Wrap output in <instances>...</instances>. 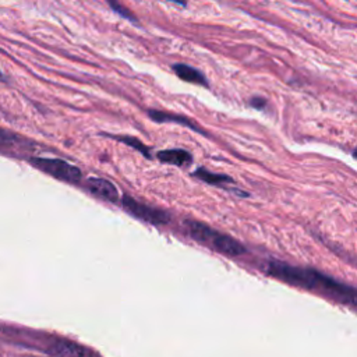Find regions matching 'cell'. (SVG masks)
I'll use <instances>...</instances> for the list:
<instances>
[{"instance_id":"13","label":"cell","mask_w":357,"mask_h":357,"mask_svg":"<svg viewBox=\"0 0 357 357\" xmlns=\"http://www.w3.org/2000/svg\"><path fill=\"white\" fill-rule=\"evenodd\" d=\"M250 105H251L254 109H264V108L267 106V99H264V98H261V97H254V98H251Z\"/></svg>"},{"instance_id":"10","label":"cell","mask_w":357,"mask_h":357,"mask_svg":"<svg viewBox=\"0 0 357 357\" xmlns=\"http://www.w3.org/2000/svg\"><path fill=\"white\" fill-rule=\"evenodd\" d=\"M194 176L201 179L202 182L211 184V186H225L226 183H232V179L226 175H220V173H212L204 168H200L194 172Z\"/></svg>"},{"instance_id":"2","label":"cell","mask_w":357,"mask_h":357,"mask_svg":"<svg viewBox=\"0 0 357 357\" xmlns=\"http://www.w3.org/2000/svg\"><path fill=\"white\" fill-rule=\"evenodd\" d=\"M32 165L41 169L42 172L50 175L52 177H56L63 182L68 183H79L81 179V171L61 160H53V158H32Z\"/></svg>"},{"instance_id":"14","label":"cell","mask_w":357,"mask_h":357,"mask_svg":"<svg viewBox=\"0 0 357 357\" xmlns=\"http://www.w3.org/2000/svg\"><path fill=\"white\" fill-rule=\"evenodd\" d=\"M168 2H173V3H177L180 6H186L187 5L186 0H168Z\"/></svg>"},{"instance_id":"3","label":"cell","mask_w":357,"mask_h":357,"mask_svg":"<svg viewBox=\"0 0 357 357\" xmlns=\"http://www.w3.org/2000/svg\"><path fill=\"white\" fill-rule=\"evenodd\" d=\"M122 205L128 213H131L133 217H135L139 221H144L147 224L166 225L169 222V215L165 211H162L160 208H154L148 204H142L127 195L123 197Z\"/></svg>"},{"instance_id":"8","label":"cell","mask_w":357,"mask_h":357,"mask_svg":"<svg viewBox=\"0 0 357 357\" xmlns=\"http://www.w3.org/2000/svg\"><path fill=\"white\" fill-rule=\"evenodd\" d=\"M172 68L175 71V75L186 83H191V84H197V86H205V87L208 86L205 76L195 67H191V66L184 64V63H176V64L172 66Z\"/></svg>"},{"instance_id":"6","label":"cell","mask_w":357,"mask_h":357,"mask_svg":"<svg viewBox=\"0 0 357 357\" xmlns=\"http://www.w3.org/2000/svg\"><path fill=\"white\" fill-rule=\"evenodd\" d=\"M50 350L57 357H94L90 349L71 340H56Z\"/></svg>"},{"instance_id":"7","label":"cell","mask_w":357,"mask_h":357,"mask_svg":"<svg viewBox=\"0 0 357 357\" xmlns=\"http://www.w3.org/2000/svg\"><path fill=\"white\" fill-rule=\"evenodd\" d=\"M148 116L157 122V123H177V124H182L193 131H197L200 134H205V131L202 128H200L193 120L184 117V116H180V115H175V113H169V112H161V110H154L151 109L148 112Z\"/></svg>"},{"instance_id":"9","label":"cell","mask_w":357,"mask_h":357,"mask_svg":"<svg viewBox=\"0 0 357 357\" xmlns=\"http://www.w3.org/2000/svg\"><path fill=\"white\" fill-rule=\"evenodd\" d=\"M157 158L162 164L168 165H175V166H189L193 161V157L190 153L182 148H173V150H162L157 154Z\"/></svg>"},{"instance_id":"4","label":"cell","mask_w":357,"mask_h":357,"mask_svg":"<svg viewBox=\"0 0 357 357\" xmlns=\"http://www.w3.org/2000/svg\"><path fill=\"white\" fill-rule=\"evenodd\" d=\"M206 246L212 247L213 250H217L218 253L225 254L228 257H239V255H243L247 253L246 247L240 242H238L236 239H233L228 235L220 233L217 231L212 233Z\"/></svg>"},{"instance_id":"1","label":"cell","mask_w":357,"mask_h":357,"mask_svg":"<svg viewBox=\"0 0 357 357\" xmlns=\"http://www.w3.org/2000/svg\"><path fill=\"white\" fill-rule=\"evenodd\" d=\"M267 275L296 288L325 293L342 305H349L350 307L356 306V291L351 287L316 269L284 262H271L267 268Z\"/></svg>"},{"instance_id":"5","label":"cell","mask_w":357,"mask_h":357,"mask_svg":"<svg viewBox=\"0 0 357 357\" xmlns=\"http://www.w3.org/2000/svg\"><path fill=\"white\" fill-rule=\"evenodd\" d=\"M87 189L98 198L108 201V202H116L119 200V191L116 186L101 177H90L87 180Z\"/></svg>"},{"instance_id":"11","label":"cell","mask_w":357,"mask_h":357,"mask_svg":"<svg viewBox=\"0 0 357 357\" xmlns=\"http://www.w3.org/2000/svg\"><path fill=\"white\" fill-rule=\"evenodd\" d=\"M106 3L109 5V8L112 9V12H115L116 15H119L120 17H123V19H126V20H128V21H131V23H134V24H137V17L134 16V15H131V12L127 9V8H124L123 5H120L117 0H106Z\"/></svg>"},{"instance_id":"12","label":"cell","mask_w":357,"mask_h":357,"mask_svg":"<svg viewBox=\"0 0 357 357\" xmlns=\"http://www.w3.org/2000/svg\"><path fill=\"white\" fill-rule=\"evenodd\" d=\"M117 141H122V142H124L126 146H130V147H133V148H135L137 151H139L142 155H146L147 158H150L151 155H150V150L142 144V142L139 141V139H137V138H134V137H126V135H123V137H115Z\"/></svg>"}]
</instances>
